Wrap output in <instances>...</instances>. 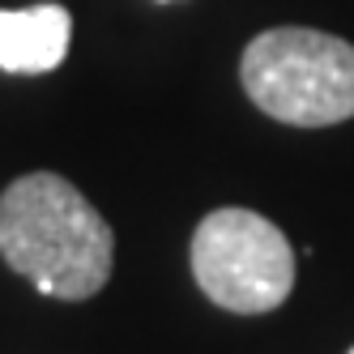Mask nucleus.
Returning <instances> with one entry per match:
<instances>
[{"label": "nucleus", "instance_id": "f03ea898", "mask_svg": "<svg viewBox=\"0 0 354 354\" xmlns=\"http://www.w3.org/2000/svg\"><path fill=\"white\" fill-rule=\"evenodd\" d=\"M239 82L269 120L328 129L354 115V47L308 26H273L243 47Z\"/></svg>", "mask_w": 354, "mask_h": 354}, {"label": "nucleus", "instance_id": "39448f33", "mask_svg": "<svg viewBox=\"0 0 354 354\" xmlns=\"http://www.w3.org/2000/svg\"><path fill=\"white\" fill-rule=\"evenodd\" d=\"M346 354H354V346H350V350H346Z\"/></svg>", "mask_w": 354, "mask_h": 354}, {"label": "nucleus", "instance_id": "20e7f679", "mask_svg": "<svg viewBox=\"0 0 354 354\" xmlns=\"http://www.w3.org/2000/svg\"><path fill=\"white\" fill-rule=\"evenodd\" d=\"M73 39V17L60 5L0 9V68L5 73H52Z\"/></svg>", "mask_w": 354, "mask_h": 354}, {"label": "nucleus", "instance_id": "7ed1b4c3", "mask_svg": "<svg viewBox=\"0 0 354 354\" xmlns=\"http://www.w3.org/2000/svg\"><path fill=\"white\" fill-rule=\"evenodd\" d=\"M192 277L222 312L265 316L295 290V248L265 214L226 205L196 222Z\"/></svg>", "mask_w": 354, "mask_h": 354}, {"label": "nucleus", "instance_id": "423d86ee", "mask_svg": "<svg viewBox=\"0 0 354 354\" xmlns=\"http://www.w3.org/2000/svg\"><path fill=\"white\" fill-rule=\"evenodd\" d=\"M162 5H167V0H162Z\"/></svg>", "mask_w": 354, "mask_h": 354}, {"label": "nucleus", "instance_id": "f257e3e1", "mask_svg": "<svg viewBox=\"0 0 354 354\" xmlns=\"http://www.w3.org/2000/svg\"><path fill=\"white\" fill-rule=\"evenodd\" d=\"M0 257L35 290L82 303L107 286L115 235L64 175L30 171L0 192Z\"/></svg>", "mask_w": 354, "mask_h": 354}]
</instances>
